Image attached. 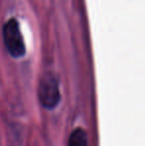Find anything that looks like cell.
Masks as SVG:
<instances>
[{
  "instance_id": "1",
  "label": "cell",
  "mask_w": 145,
  "mask_h": 146,
  "mask_svg": "<svg viewBox=\"0 0 145 146\" xmlns=\"http://www.w3.org/2000/svg\"><path fill=\"white\" fill-rule=\"evenodd\" d=\"M39 100L44 108L53 110L58 106L61 100L60 85L58 78L52 73H48L42 77L39 84Z\"/></svg>"
},
{
  "instance_id": "2",
  "label": "cell",
  "mask_w": 145,
  "mask_h": 146,
  "mask_svg": "<svg viewBox=\"0 0 145 146\" xmlns=\"http://www.w3.org/2000/svg\"><path fill=\"white\" fill-rule=\"evenodd\" d=\"M3 39L6 49L12 57L20 58L25 55L24 38L20 30L19 23L16 19L12 18L5 23L3 27Z\"/></svg>"
},
{
  "instance_id": "3",
  "label": "cell",
  "mask_w": 145,
  "mask_h": 146,
  "mask_svg": "<svg viewBox=\"0 0 145 146\" xmlns=\"http://www.w3.org/2000/svg\"><path fill=\"white\" fill-rule=\"evenodd\" d=\"M68 146H87V136L83 128H75L71 133Z\"/></svg>"
}]
</instances>
